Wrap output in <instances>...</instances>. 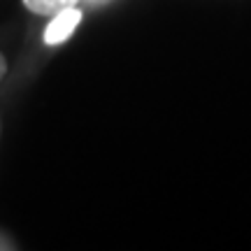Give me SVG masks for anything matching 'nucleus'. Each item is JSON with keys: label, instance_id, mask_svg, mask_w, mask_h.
I'll list each match as a JSON object with an SVG mask.
<instances>
[{"label": "nucleus", "instance_id": "1", "mask_svg": "<svg viewBox=\"0 0 251 251\" xmlns=\"http://www.w3.org/2000/svg\"><path fill=\"white\" fill-rule=\"evenodd\" d=\"M79 21H81V12L77 7H68L58 12L56 17H51L49 26L45 28V45L54 47L65 42L72 35V30L79 26Z\"/></svg>", "mask_w": 251, "mask_h": 251}, {"label": "nucleus", "instance_id": "4", "mask_svg": "<svg viewBox=\"0 0 251 251\" xmlns=\"http://www.w3.org/2000/svg\"><path fill=\"white\" fill-rule=\"evenodd\" d=\"M5 75H7V61H5V56L0 54V81H2Z\"/></svg>", "mask_w": 251, "mask_h": 251}, {"label": "nucleus", "instance_id": "3", "mask_svg": "<svg viewBox=\"0 0 251 251\" xmlns=\"http://www.w3.org/2000/svg\"><path fill=\"white\" fill-rule=\"evenodd\" d=\"M12 249H17L14 240H12L7 233H2V230H0V251H12Z\"/></svg>", "mask_w": 251, "mask_h": 251}, {"label": "nucleus", "instance_id": "2", "mask_svg": "<svg viewBox=\"0 0 251 251\" xmlns=\"http://www.w3.org/2000/svg\"><path fill=\"white\" fill-rule=\"evenodd\" d=\"M28 12L40 14V17H56L58 12L68 7H75L77 0H24Z\"/></svg>", "mask_w": 251, "mask_h": 251}]
</instances>
